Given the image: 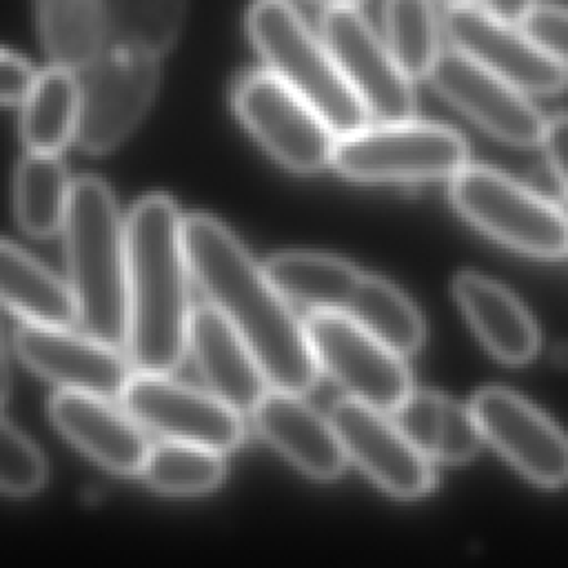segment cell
Masks as SVG:
<instances>
[{
    "label": "cell",
    "instance_id": "cell-1",
    "mask_svg": "<svg viewBox=\"0 0 568 568\" xmlns=\"http://www.w3.org/2000/svg\"><path fill=\"white\" fill-rule=\"evenodd\" d=\"M191 275L257 357L273 388L304 393L320 375L306 324L240 240L209 215L184 217Z\"/></svg>",
    "mask_w": 568,
    "mask_h": 568
},
{
    "label": "cell",
    "instance_id": "cell-2",
    "mask_svg": "<svg viewBox=\"0 0 568 568\" xmlns=\"http://www.w3.org/2000/svg\"><path fill=\"white\" fill-rule=\"evenodd\" d=\"M131 364L142 373H171L184 357L191 328L184 220L171 197L140 200L126 222Z\"/></svg>",
    "mask_w": 568,
    "mask_h": 568
},
{
    "label": "cell",
    "instance_id": "cell-3",
    "mask_svg": "<svg viewBox=\"0 0 568 568\" xmlns=\"http://www.w3.org/2000/svg\"><path fill=\"white\" fill-rule=\"evenodd\" d=\"M64 242L80 324L120 348L129 335V235L102 180L82 175L71 184Z\"/></svg>",
    "mask_w": 568,
    "mask_h": 568
},
{
    "label": "cell",
    "instance_id": "cell-4",
    "mask_svg": "<svg viewBox=\"0 0 568 568\" xmlns=\"http://www.w3.org/2000/svg\"><path fill=\"white\" fill-rule=\"evenodd\" d=\"M264 268L291 302L348 317L402 355L415 353L424 342V322L413 302L386 280L362 273L344 260L280 253Z\"/></svg>",
    "mask_w": 568,
    "mask_h": 568
},
{
    "label": "cell",
    "instance_id": "cell-5",
    "mask_svg": "<svg viewBox=\"0 0 568 568\" xmlns=\"http://www.w3.org/2000/svg\"><path fill=\"white\" fill-rule=\"evenodd\" d=\"M246 31L268 71L308 100L337 135L366 126L368 111L346 82L324 38H317L288 0H255Z\"/></svg>",
    "mask_w": 568,
    "mask_h": 568
},
{
    "label": "cell",
    "instance_id": "cell-6",
    "mask_svg": "<svg viewBox=\"0 0 568 568\" xmlns=\"http://www.w3.org/2000/svg\"><path fill=\"white\" fill-rule=\"evenodd\" d=\"M457 211L497 242L532 255L568 253V215L544 195L490 166H464L450 184Z\"/></svg>",
    "mask_w": 568,
    "mask_h": 568
},
{
    "label": "cell",
    "instance_id": "cell-7",
    "mask_svg": "<svg viewBox=\"0 0 568 568\" xmlns=\"http://www.w3.org/2000/svg\"><path fill=\"white\" fill-rule=\"evenodd\" d=\"M468 162L464 138L430 122H379L339 135L333 164L359 182H424L455 178Z\"/></svg>",
    "mask_w": 568,
    "mask_h": 568
},
{
    "label": "cell",
    "instance_id": "cell-8",
    "mask_svg": "<svg viewBox=\"0 0 568 568\" xmlns=\"http://www.w3.org/2000/svg\"><path fill=\"white\" fill-rule=\"evenodd\" d=\"M233 104L244 126L284 166L311 173L333 162L337 133L326 118L273 71L244 75Z\"/></svg>",
    "mask_w": 568,
    "mask_h": 568
},
{
    "label": "cell",
    "instance_id": "cell-9",
    "mask_svg": "<svg viewBox=\"0 0 568 568\" xmlns=\"http://www.w3.org/2000/svg\"><path fill=\"white\" fill-rule=\"evenodd\" d=\"M317 366L353 399L395 413L413 393L404 355L348 317L315 311L306 322Z\"/></svg>",
    "mask_w": 568,
    "mask_h": 568
},
{
    "label": "cell",
    "instance_id": "cell-10",
    "mask_svg": "<svg viewBox=\"0 0 568 568\" xmlns=\"http://www.w3.org/2000/svg\"><path fill=\"white\" fill-rule=\"evenodd\" d=\"M160 80V58L106 47L80 80L75 140L84 151L104 153L122 142L149 109Z\"/></svg>",
    "mask_w": 568,
    "mask_h": 568
},
{
    "label": "cell",
    "instance_id": "cell-11",
    "mask_svg": "<svg viewBox=\"0 0 568 568\" xmlns=\"http://www.w3.org/2000/svg\"><path fill=\"white\" fill-rule=\"evenodd\" d=\"M120 402L138 424L166 439L200 444L217 453H231L244 439L240 410L213 393L178 384L162 373L131 375Z\"/></svg>",
    "mask_w": 568,
    "mask_h": 568
},
{
    "label": "cell",
    "instance_id": "cell-12",
    "mask_svg": "<svg viewBox=\"0 0 568 568\" xmlns=\"http://www.w3.org/2000/svg\"><path fill=\"white\" fill-rule=\"evenodd\" d=\"M320 33L351 89L377 122L410 120L415 93L388 44L355 7L326 9Z\"/></svg>",
    "mask_w": 568,
    "mask_h": 568
},
{
    "label": "cell",
    "instance_id": "cell-13",
    "mask_svg": "<svg viewBox=\"0 0 568 568\" xmlns=\"http://www.w3.org/2000/svg\"><path fill=\"white\" fill-rule=\"evenodd\" d=\"M433 87L490 135L515 144H541L548 120L508 80L499 78L459 49H442L428 73Z\"/></svg>",
    "mask_w": 568,
    "mask_h": 568
},
{
    "label": "cell",
    "instance_id": "cell-14",
    "mask_svg": "<svg viewBox=\"0 0 568 568\" xmlns=\"http://www.w3.org/2000/svg\"><path fill=\"white\" fill-rule=\"evenodd\" d=\"M444 27L455 49L526 93L552 95L568 84V69L521 24L504 22L466 2L448 7Z\"/></svg>",
    "mask_w": 568,
    "mask_h": 568
},
{
    "label": "cell",
    "instance_id": "cell-15",
    "mask_svg": "<svg viewBox=\"0 0 568 568\" xmlns=\"http://www.w3.org/2000/svg\"><path fill=\"white\" fill-rule=\"evenodd\" d=\"M470 408L484 439L524 477L544 488L568 484V435L530 402L490 386L473 397Z\"/></svg>",
    "mask_w": 568,
    "mask_h": 568
},
{
    "label": "cell",
    "instance_id": "cell-16",
    "mask_svg": "<svg viewBox=\"0 0 568 568\" xmlns=\"http://www.w3.org/2000/svg\"><path fill=\"white\" fill-rule=\"evenodd\" d=\"M344 450L379 488L397 499H419L435 486L430 459L402 433L384 410L353 397L342 399L331 410Z\"/></svg>",
    "mask_w": 568,
    "mask_h": 568
},
{
    "label": "cell",
    "instance_id": "cell-17",
    "mask_svg": "<svg viewBox=\"0 0 568 568\" xmlns=\"http://www.w3.org/2000/svg\"><path fill=\"white\" fill-rule=\"evenodd\" d=\"M13 346L18 357L38 375L62 386L100 397H120L131 379L126 359L93 335L82 337L62 326L22 324Z\"/></svg>",
    "mask_w": 568,
    "mask_h": 568
},
{
    "label": "cell",
    "instance_id": "cell-18",
    "mask_svg": "<svg viewBox=\"0 0 568 568\" xmlns=\"http://www.w3.org/2000/svg\"><path fill=\"white\" fill-rule=\"evenodd\" d=\"M55 428L100 466L115 475H138L149 455L146 439L126 413L115 410L106 397L60 390L49 404Z\"/></svg>",
    "mask_w": 568,
    "mask_h": 568
},
{
    "label": "cell",
    "instance_id": "cell-19",
    "mask_svg": "<svg viewBox=\"0 0 568 568\" xmlns=\"http://www.w3.org/2000/svg\"><path fill=\"white\" fill-rule=\"evenodd\" d=\"M297 395L282 388L266 390L253 408L255 428L308 477L331 481L344 470L348 455L331 419L326 422Z\"/></svg>",
    "mask_w": 568,
    "mask_h": 568
},
{
    "label": "cell",
    "instance_id": "cell-20",
    "mask_svg": "<svg viewBox=\"0 0 568 568\" xmlns=\"http://www.w3.org/2000/svg\"><path fill=\"white\" fill-rule=\"evenodd\" d=\"M189 346L211 393L240 413H253L268 379L248 344L211 302L193 308Z\"/></svg>",
    "mask_w": 568,
    "mask_h": 568
},
{
    "label": "cell",
    "instance_id": "cell-21",
    "mask_svg": "<svg viewBox=\"0 0 568 568\" xmlns=\"http://www.w3.org/2000/svg\"><path fill=\"white\" fill-rule=\"evenodd\" d=\"M455 300L484 346L506 364H526L539 348V331L526 306L501 284L479 273H459Z\"/></svg>",
    "mask_w": 568,
    "mask_h": 568
},
{
    "label": "cell",
    "instance_id": "cell-22",
    "mask_svg": "<svg viewBox=\"0 0 568 568\" xmlns=\"http://www.w3.org/2000/svg\"><path fill=\"white\" fill-rule=\"evenodd\" d=\"M393 417L422 455L442 464L473 459L484 439L470 406L430 390H413Z\"/></svg>",
    "mask_w": 568,
    "mask_h": 568
},
{
    "label": "cell",
    "instance_id": "cell-23",
    "mask_svg": "<svg viewBox=\"0 0 568 568\" xmlns=\"http://www.w3.org/2000/svg\"><path fill=\"white\" fill-rule=\"evenodd\" d=\"M0 286L4 306L27 324L69 328L80 320L78 297L18 244L4 240L0 255Z\"/></svg>",
    "mask_w": 568,
    "mask_h": 568
},
{
    "label": "cell",
    "instance_id": "cell-24",
    "mask_svg": "<svg viewBox=\"0 0 568 568\" xmlns=\"http://www.w3.org/2000/svg\"><path fill=\"white\" fill-rule=\"evenodd\" d=\"M44 51L53 64L84 71L106 49V0H36Z\"/></svg>",
    "mask_w": 568,
    "mask_h": 568
},
{
    "label": "cell",
    "instance_id": "cell-25",
    "mask_svg": "<svg viewBox=\"0 0 568 568\" xmlns=\"http://www.w3.org/2000/svg\"><path fill=\"white\" fill-rule=\"evenodd\" d=\"M80 118V80L75 71L53 64L38 73L22 102V140L29 151L58 153L75 138Z\"/></svg>",
    "mask_w": 568,
    "mask_h": 568
},
{
    "label": "cell",
    "instance_id": "cell-26",
    "mask_svg": "<svg viewBox=\"0 0 568 568\" xmlns=\"http://www.w3.org/2000/svg\"><path fill=\"white\" fill-rule=\"evenodd\" d=\"M71 184L55 153L29 151L18 164L13 182L16 220L20 226L38 237H47L64 226Z\"/></svg>",
    "mask_w": 568,
    "mask_h": 568
},
{
    "label": "cell",
    "instance_id": "cell-27",
    "mask_svg": "<svg viewBox=\"0 0 568 568\" xmlns=\"http://www.w3.org/2000/svg\"><path fill=\"white\" fill-rule=\"evenodd\" d=\"M186 0H106V47L162 58L178 40Z\"/></svg>",
    "mask_w": 568,
    "mask_h": 568
},
{
    "label": "cell",
    "instance_id": "cell-28",
    "mask_svg": "<svg viewBox=\"0 0 568 568\" xmlns=\"http://www.w3.org/2000/svg\"><path fill=\"white\" fill-rule=\"evenodd\" d=\"M224 470L222 453L166 439L149 448L140 475L151 488L166 495H202L222 484Z\"/></svg>",
    "mask_w": 568,
    "mask_h": 568
},
{
    "label": "cell",
    "instance_id": "cell-29",
    "mask_svg": "<svg viewBox=\"0 0 568 568\" xmlns=\"http://www.w3.org/2000/svg\"><path fill=\"white\" fill-rule=\"evenodd\" d=\"M386 44L410 80L426 78L437 62L439 20L430 0L384 2Z\"/></svg>",
    "mask_w": 568,
    "mask_h": 568
},
{
    "label": "cell",
    "instance_id": "cell-30",
    "mask_svg": "<svg viewBox=\"0 0 568 568\" xmlns=\"http://www.w3.org/2000/svg\"><path fill=\"white\" fill-rule=\"evenodd\" d=\"M47 477L40 450L9 419L0 428V486L9 497L33 495Z\"/></svg>",
    "mask_w": 568,
    "mask_h": 568
},
{
    "label": "cell",
    "instance_id": "cell-31",
    "mask_svg": "<svg viewBox=\"0 0 568 568\" xmlns=\"http://www.w3.org/2000/svg\"><path fill=\"white\" fill-rule=\"evenodd\" d=\"M521 27L568 69V9L537 4Z\"/></svg>",
    "mask_w": 568,
    "mask_h": 568
},
{
    "label": "cell",
    "instance_id": "cell-32",
    "mask_svg": "<svg viewBox=\"0 0 568 568\" xmlns=\"http://www.w3.org/2000/svg\"><path fill=\"white\" fill-rule=\"evenodd\" d=\"M0 89H2V102L4 104H22L29 95V91L36 84L38 73L29 64L27 58H22L18 51L2 49L0 58Z\"/></svg>",
    "mask_w": 568,
    "mask_h": 568
},
{
    "label": "cell",
    "instance_id": "cell-33",
    "mask_svg": "<svg viewBox=\"0 0 568 568\" xmlns=\"http://www.w3.org/2000/svg\"><path fill=\"white\" fill-rule=\"evenodd\" d=\"M541 146L546 151L548 164L557 182L568 193V113H561L548 120Z\"/></svg>",
    "mask_w": 568,
    "mask_h": 568
},
{
    "label": "cell",
    "instance_id": "cell-34",
    "mask_svg": "<svg viewBox=\"0 0 568 568\" xmlns=\"http://www.w3.org/2000/svg\"><path fill=\"white\" fill-rule=\"evenodd\" d=\"M479 7L504 22L521 24L537 4L535 0H479Z\"/></svg>",
    "mask_w": 568,
    "mask_h": 568
},
{
    "label": "cell",
    "instance_id": "cell-35",
    "mask_svg": "<svg viewBox=\"0 0 568 568\" xmlns=\"http://www.w3.org/2000/svg\"><path fill=\"white\" fill-rule=\"evenodd\" d=\"M311 2L322 4V7H326V9H339V7H357V4H362L364 0H311Z\"/></svg>",
    "mask_w": 568,
    "mask_h": 568
},
{
    "label": "cell",
    "instance_id": "cell-36",
    "mask_svg": "<svg viewBox=\"0 0 568 568\" xmlns=\"http://www.w3.org/2000/svg\"><path fill=\"white\" fill-rule=\"evenodd\" d=\"M448 7H455V4H466V2H470V0H444Z\"/></svg>",
    "mask_w": 568,
    "mask_h": 568
}]
</instances>
